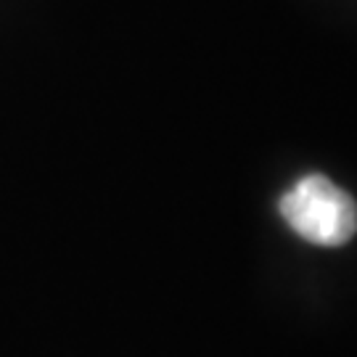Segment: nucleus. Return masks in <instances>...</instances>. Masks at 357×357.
Instances as JSON below:
<instances>
[{"label":"nucleus","mask_w":357,"mask_h":357,"mask_svg":"<svg viewBox=\"0 0 357 357\" xmlns=\"http://www.w3.org/2000/svg\"><path fill=\"white\" fill-rule=\"evenodd\" d=\"M286 225L312 246H344L357 233L355 199L326 175H305L278 202Z\"/></svg>","instance_id":"nucleus-1"}]
</instances>
